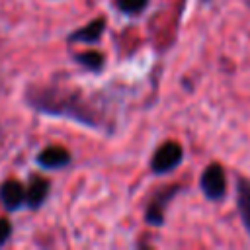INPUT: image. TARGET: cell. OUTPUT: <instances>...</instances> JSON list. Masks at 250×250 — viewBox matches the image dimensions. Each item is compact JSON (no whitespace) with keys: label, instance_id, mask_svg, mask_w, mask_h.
I'll use <instances>...</instances> for the list:
<instances>
[{"label":"cell","instance_id":"obj_1","mask_svg":"<svg viewBox=\"0 0 250 250\" xmlns=\"http://www.w3.org/2000/svg\"><path fill=\"white\" fill-rule=\"evenodd\" d=\"M29 104H33L39 111L66 115V117H72V119H78L90 125L94 123V117L86 113V107L80 104V98L76 94H64V92H55V90L35 92L33 96L29 94Z\"/></svg>","mask_w":250,"mask_h":250},{"label":"cell","instance_id":"obj_12","mask_svg":"<svg viewBox=\"0 0 250 250\" xmlns=\"http://www.w3.org/2000/svg\"><path fill=\"white\" fill-rule=\"evenodd\" d=\"M10 230H12L10 223H8L6 219H0V244H4V242L8 240V236H10Z\"/></svg>","mask_w":250,"mask_h":250},{"label":"cell","instance_id":"obj_10","mask_svg":"<svg viewBox=\"0 0 250 250\" xmlns=\"http://www.w3.org/2000/svg\"><path fill=\"white\" fill-rule=\"evenodd\" d=\"M76 61L86 66L88 70H100L102 64H104V57L98 53V51H86V53H80L76 55Z\"/></svg>","mask_w":250,"mask_h":250},{"label":"cell","instance_id":"obj_4","mask_svg":"<svg viewBox=\"0 0 250 250\" xmlns=\"http://www.w3.org/2000/svg\"><path fill=\"white\" fill-rule=\"evenodd\" d=\"M178 186H168V188H164L162 191H158L154 197H152V201H150V205L146 207V223H150V225H162V221H164V207L168 205V201L178 193Z\"/></svg>","mask_w":250,"mask_h":250},{"label":"cell","instance_id":"obj_3","mask_svg":"<svg viewBox=\"0 0 250 250\" xmlns=\"http://www.w3.org/2000/svg\"><path fill=\"white\" fill-rule=\"evenodd\" d=\"M182 156H184L182 146H180L176 141H166V143L160 145V146L156 148V152L152 154L150 168H152L154 174L170 172V170H174V168L182 162Z\"/></svg>","mask_w":250,"mask_h":250},{"label":"cell","instance_id":"obj_11","mask_svg":"<svg viewBox=\"0 0 250 250\" xmlns=\"http://www.w3.org/2000/svg\"><path fill=\"white\" fill-rule=\"evenodd\" d=\"M148 0H115L117 8L125 14H139L145 6H146Z\"/></svg>","mask_w":250,"mask_h":250},{"label":"cell","instance_id":"obj_9","mask_svg":"<svg viewBox=\"0 0 250 250\" xmlns=\"http://www.w3.org/2000/svg\"><path fill=\"white\" fill-rule=\"evenodd\" d=\"M49 193V182L41 176H33L29 180V188H27V203L29 207H39L43 203V199Z\"/></svg>","mask_w":250,"mask_h":250},{"label":"cell","instance_id":"obj_6","mask_svg":"<svg viewBox=\"0 0 250 250\" xmlns=\"http://www.w3.org/2000/svg\"><path fill=\"white\" fill-rule=\"evenodd\" d=\"M236 207H238L242 225L250 234V182L242 176H236Z\"/></svg>","mask_w":250,"mask_h":250},{"label":"cell","instance_id":"obj_5","mask_svg":"<svg viewBox=\"0 0 250 250\" xmlns=\"http://www.w3.org/2000/svg\"><path fill=\"white\" fill-rule=\"evenodd\" d=\"M23 199H27V193L23 189V186L16 180H8L2 184L0 188V201L4 203L6 209L14 211V209H20Z\"/></svg>","mask_w":250,"mask_h":250},{"label":"cell","instance_id":"obj_7","mask_svg":"<svg viewBox=\"0 0 250 250\" xmlns=\"http://www.w3.org/2000/svg\"><path fill=\"white\" fill-rule=\"evenodd\" d=\"M68 160H70V154L62 146H47L37 156V162L43 168H61V166L68 164Z\"/></svg>","mask_w":250,"mask_h":250},{"label":"cell","instance_id":"obj_2","mask_svg":"<svg viewBox=\"0 0 250 250\" xmlns=\"http://www.w3.org/2000/svg\"><path fill=\"white\" fill-rule=\"evenodd\" d=\"M199 186H201V191H203V195L207 199L221 201L225 197V193H227V176H225L223 166L217 164V162L209 164L201 174Z\"/></svg>","mask_w":250,"mask_h":250},{"label":"cell","instance_id":"obj_8","mask_svg":"<svg viewBox=\"0 0 250 250\" xmlns=\"http://www.w3.org/2000/svg\"><path fill=\"white\" fill-rule=\"evenodd\" d=\"M104 27H105V21H104L102 18H98V20H94V21L86 23L84 27L76 29L68 39H70V41H82V43H94V41H98V39H100V35H102V31H104Z\"/></svg>","mask_w":250,"mask_h":250}]
</instances>
